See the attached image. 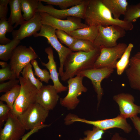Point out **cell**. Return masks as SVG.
Here are the masks:
<instances>
[{
	"label": "cell",
	"mask_w": 140,
	"mask_h": 140,
	"mask_svg": "<svg viewBox=\"0 0 140 140\" xmlns=\"http://www.w3.org/2000/svg\"><path fill=\"white\" fill-rule=\"evenodd\" d=\"M84 19L88 26L117 25L125 31L131 30L134 28L132 23L114 18L102 0H89Z\"/></svg>",
	"instance_id": "obj_1"
},
{
	"label": "cell",
	"mask_w": 140,
	"mask_h": 140,
	"mask_svg": "<svg viewBox=\"0 0 140 140\" xmlns=\"http://www.w3.org/2000/svg\"><path fill=\"white\" fill-rule=\"evenodd\" d=\"M101 49L96 48L89 52H72L67 56L64 65V71L61 80L67 81L80 72L93 68L95 62L99 56Z\"/></svg>",
	"instance_id": "obj_2"
},
{
	"label": "cell",
	"mask_w": 140,
	"mask_h": 140,
	"mask_svg": "<svg viewBox=\"0 0 140 140\" xmlns=\"http://www.w3.org/2000/svg\"><path fill=\"white\" fill-rule=\"evenodd\" d=\"M21 89L19 94L10 112L17 118L29 107L36 102L38 90L28 79L20 76Z\"/></svg>",
	"instance_id": "obj_3"
},
{
	"label": "cell",
	"mask_w": 140,
	"mask_h": 140,
	"mask_svg": "<svg viewBox=\"0 0 140 140\" xmlns=\"http://www.w3.org/2000/svg\"><path fill=\"white\" fill-rule=\"evenodd\" d=\"M49 112V111L36 102L29 107L17 118L26 130H31L38 127L49 126L50 124L44 123Z\"/></svg>",
	"instance_id": "obj_4"
},
{
	"label": "cell",
	"mask_w": 140,
	"mask_h": 140,
	"mask_svg": "<svg viewBox=\"0 0 140 140\" xmlns=\"http://www.w3.org/2000/svg\"><path fill=\"white\" fill-rule=\"evenodd\" d=\"M56 29L52 27L43 24L39 33L33 35L35 37H43L47 40L48 43L57 51L58 53L60 62L59 73L61 76L64 71V65L68 55L72 51L68 48L63 45L58 40L55 33Z\"/></svg>",
	"instance_id": "obj_5"
},
{
	"label": "cell",
	"mask_w": 140,
	"mask_h": 140,
	"mask_svg": "<svg viewBox=\"0 0 140 140\" xmlns=\"http://www.w3.org/2000/svg\"><path fill=\"white\" fill-rule=\"evenodd\" d=\"M125 30L117 25L98 27V33L93 43L96 47L100 49L116 46L118 39L124 37Z\"/></svg>",
	"instance_id": "obj_6"
},
{
	"label": "cell",
	"mask_w": 140,
	"mask_h": 140,
	"mask_svg": "<svg viewBox=\"0 0 140 140\" xmlns=\"http://www.w3.org/2000/svg\"><path fill=\"white\" fill-rule=\"evenodd\" d=\"M127 46L125 43H120L112 47L101 48L93 68H116L117 59L121 58Z\"/></svg>",
	"instance_id": "obj_7"
},
{
	"label": "cell",
	"mask_w": 140,
	"mask_h": 140,
	"mask_svg": "<svg viewBox=\"0 0 140 140\" xmlns=\"http://www.w3.org/2000/svg\"><path fill=\"white\" fill-rule=\"evenodd\" d=\"M38 57L32 47H27L22 45H19L13 50L9 64L19 79L20 73L26 65Z\"/></svg>",
	"instance_id": "obj_8"
},
{
	"label": "cell",
	"mask_w": 140,
	"mask_h": 140,
	"mask_svg": "<svg viewBox=\"0 0 140 140\" xmlns=\"http://www.w3.org/2000/svg\"><path fill=\"white\" fill-rule=\"evenodd\" d=\"M84 77L77 75L74 77L69 79L67 81L68 92L64 98L60 99V104L68 110L74 109L80 102L78 97L82 92H86L87 88L83 85Z\"/></svg>",
	"instance_id": "obj_9"
},
{
	"label": "cell",
	"mask_w": 140,
	"mask_h": 140,
	"mask_svg": "<svg viewBox=\"0 0 140 140\" xmlns=\"http://www.w3.org/2000/svg\"><path fill=\"white\" fill-rule=\"evenodd\" d=\"M43 24L50 25L56 30H62L68 33L75 30L88 26L81 22V18L73 16L67 17V19H58L47 13L39 12Z\"/></svg>",
	"instance_id": "obj_10"
},
{
	"label": "cell",
	"mask_w": 140,
	"mask_h": 140,
	"mask_svg": "<svg viewBox=\"0 0 140 140\" xmlns=\"http://www.w3.org/2000/svg\"><path fill=\"white\" fill-rule=\"evenodd\" d=\"M38 12L46 13L56 18L63 19L69 16H73L84 19L86 9L89 0H84L82 3L67 9H58L52 5H44L40 0Z\"/></svg>",
	"instance_id": "obj_11"
},
{
	"label": "cell",
	"mask_w": 140,
	"mask_h": 140,
	"mask_svg": "<svg viewBox=\"0 0 140 140\" xmlns=\"http://www.w3.org/2000/svg\"><path fill=\"white\" fill-rule=\"evenodd\" d=\"M127 119L119 115L112 118L101 120L89 121L81 118L73 116L71 118V121L74 123L78 121L92 125L103 131L114 128L121 129L126 133L130 132L132 130L131 125L127 122Z\"/></svg>",
	"instance_id": "obj_12"
},
{
	"label": "cell",
	"mask_w": 140,
	"mask_h": 140,
	"mask_svg": "<svg viewBox=\"0 0 140 140\" xmlns=\"http://www.w3.org/2000/svg\"><path fill=\"white\" fill-rule=\"evenodd\" d=\"M114 71V69L107 68H93L81 71L77 74L84 77H87L91 80L94 90L97 94V108L100 105L104 95L101 82L103 79L110 76Z\"/></svg>",
	"instance_id": "obj_13"
},
{
	"label": "cell",
	"mask_w": 140,
	"mask_h": 140,
	"mask_svg": "<svg viewBox=\"0 0 140 140\" xmlns=\"http://www.w3.org/2000/svg\"><path fill=\"white\" fill-rule=\"evenodd\" d=\"M113 99L119 106L121 116L127 119L140 114V106L134 103V97L132 95L122 93L114 95Z\"/></svg>",
	"instance_id": "obj_14"
},
{
	"label": "cell",
	"mask_w": 140,
	"mask_h": 140,
	"mask_svg": "<svg viewBox=\"0 0 140 140\" xmlns=\"http://www.w3.org/2000/svg\"><path fill=\"white\" fill-rule=\"evenodd\" d=\"M25 130L18 118L10 112L4 127L0 128V140H20Z\"/></svg>",
	"instance_id": "obj_15"
},
{
	"label": "cell",
	"mask_w": 140,
	"mask_h": 140,
	"mask_svg": "<svg viewBox=\"0 0 140 140\" xmlns=\"http://www.w3.org/2000/svg\"><path fill=\"white\" fill-rule=\"evenodd\" d=\"M58 93L53 85H43L38 90L36 102L46 110L53 109L59 98Z\"/></svg>",
	"instance_id": "obj_16"
},
{
	"label": "cell",
	"mask_w": 140,
	"mask_h": 140,
	"mask_svg": "<svg viewBox=\"0 0 140 140\" xmlns=\"http://www.w3.org/2000/svg\"><path fill=\"white\" fill-rule=\"evenodd\" d=\"M43 24L39 12H38L31 19L20 25L18 29L13 30L12 37L21 40L33 35L40 30Z\"/></svg>",
	"instance_id": "obj_17"
},
{
	"label": "cell",
	"mask_w": 140,
	"mask_h": 140,
	"mask_svg": "<svg viewBox=\"0 0 140 140\" xmlns=\"http://www.w3.org/2000/svg\"><path fill=\"white\" fill-rule=\"evenodd\" d=\"M45 52L48 55V59L47 63L41 61L42 66L45 67L49 71L51 79L53 83V86L56 90L58 93L67 91L68 87L63 86L61 83L59 78V75L57 69L56 62L54 59L53 51L51 46L45 48Z\"/></svg>",
	"instance_id": "obj_18"
},
{
	"label": "cell",
	"mask_w": 140,
	"mask_h": 140,
	"mask_svg": "<svg viewBox=\"0 0 140 140\" xmlns=\"http://www.w3.org/2000/svg\"><path fill=\"white\" fill-rule=\"evenodd\" d=\"M128 66L125 73L130 87L140 91V60L132 57Z\"/></svg>",
	"instance_id": "obj_19"
},
{
	"label": "cell",
	"mask_w": 140,
	"mask_h": 140,
	"mask_svg": "<svg viewBox=\"0 0 140 140\" xmlns=\"http://www.w3.org/2000/svg\"><path fill=\"white\" fill-rule=\"evenodd\" d=\"M102 1L115 19H119L121 15H124L128 6V3L126 0H102Z\"/></svg>",
	"instance_id": "obj_20"
},
{
	"label": "cell",
	"mask_w": 140,
	"mask_h": 140,
	"mask_svg": "<svg viewBox=\"0 0 140 140\" xmlns=\"http://www.w3.org/2000/svg\"><path fill=\"white\" fill-rule=\"evenodd\" d=\"M9 4L10 6V14L8 20L12 25L15 24L13 28H15L26 21L21 13L20 0H9Z\"/></svg>",
	"instance_id": "obj_21"
},
{
	"label": "cell",
	"mask_w": 140,
	"mask_h": 140,
	"mask_svg": "<svg viewBox=\"0 0 140 140\" xmlns=\"http://www.w3.org/2000/svg\"><path fill=\"white\" fill-rule=\"evenodd\" d=\"M67 33L76 39L89 40L93 42L98 34V27L88 26L75 30Z\"/></svg>",
	"instance_id": "obj_22"
},
{
	"label": "cell",
	"mask_w": 140,
	"mask_h": 140,
	"mask_svg": "<svg viewBox=\"0 0 140 140\" xmlns=\"http://www.w3.org/2000/svg\"><path fill=\"white\" fill-rule=\"evenodd\" d=\"M39 2V0H20L21 10L25 20H29L38 12Z\"/></svg>",
	"instance_id": "obj_23"
},
{
	"label": "cell",
	"mask_w": 140,
	"mask_h": 140,
	"mask_svg": "<svg viewBox=\"0 0 140 140\" xmlns=\"http://www.w3.org/2000/svg\"><path fill=\"white\" fill-rule=\"evenodd\" d=\"M20 43V40L13 38L8 44H0V59L5 62L10 60L13 50Z\"/></svg>",
	"instance_id": "obj_24"
},
{
	"label": "cell",
	"mask_w": 140,
	"mask_h": 140,
	"mask_svg": "<svg viewBox=\"0 0 140 140\" xmlns=\"http://www.w3.org/2000/svg\"><path fill=\"white\" fill-rule=\"evenodd\" d=\"M133 47V44L131 43L129 44L120 59L118 61L116 68L118 75L122 74L128 66L131 52Z\"/></svg>",
	"instance_id": "obj_25"
},
{
	"label": "cell",
	"mask_w": 140,
	"mask_h": 140,
	"mask_svg": "<svg viewBox=\"0 0 140 140\" xmlns=\"http://www.w3.org/2000/svg\"><path fill=\"white\" fill-rule=\"evenodd\" d=\"M73 52H89L95 49L93 42L88 40L76 39L73 44L69 48Z\"/></svg>",
	"instance_id": "obj_26"
},
{
	"label": "cell",
	"mask_w": 140,
	"mask_h": 140,
	"mask_svg": "<svg viewBox=\"0 0 140 140\" xmlns=\"http://www.w3.org/2000/svg\"><path fill=\"white\" fill-rule=\"evenodd\" d=\"M21 88L20 85H16L1 96L0 97L1 101L5 102L6 104L11 109L19 94Z\"/></svg>",
	"instance_id": "obj_27"
},
{
	"label": "cell",
	"mask_w": 140,
	"mask_h": 140,
	"mask_svg": "<svg viewBox=\"0 0 140 140\" xmlns=\"http://www.w3.org/2000/svg\"><path fill=\"white\" fill-rule=\"evenodd\" d=\"M22 77L29 80L30 82L39 90L43 86L41 82L38 78H36L34 76L32 69V65L30 62L24 68L22 72Z\"/></svg>",
	"instance_id": "obj_28"
},
{
	"label": "cell",
	"mask_w": 140,
	"mask_h": 140,
	"mask_svg": "<svg viewBox=\"0 0 140 140\" xmlns=\"http://www.w3.org/2000/svg\"><path fill=\"white\" fill-rule=\"evenodd\" d=\"M140 17V3L128 6L123 20L132 23Z\"/></svg>",
	"instance_id": "obj_29"
},
{
	"label": "cell",
	"mask_w": 140,
	"mask_h": 140,
	"mask_svg": "<svg viewBox=\"0 0 140 140\" xmlns=\"http://www.w3.org/2000/svg\"><path fill=\"white\" fill-rule=\"evenodd\" d=\"M13 29V27L8 19L0 20V44H5L11 41V40L6 37V34L8 33L12 32Z\"/></svg>",
	"instance_id": "obj_30"
},
{
	"label": "cell",
	"mask_w": 140,
	"mask_h": 140,
	"mask_svg": "<svg viewBox=\"0 0 140 140\" xmlns=\"http://www.w3.org/2000/svg\"><path fill=\"white\" fill-rule=\"evenodd\" d=\"M48 5L58 6L61 9H67L82 3L84 0H40Z\"/></svg>",
	"instance_id": "obj_31"
},
{
	"label": "cell",
	"mask_w": 140,
	"mask_h": 140,
	"mask_svg": "<svg viewBox=\"0 0 140 140\" xmlns=\"http://www.w3.org/2000/svg\"><path fill=\"white\" fill-rule=\"evenodd\" d=\"M30 63L34 69V75L36 76L41 82H44L46 83H48L51 79L49 72L46 69H41L36 59L31 60Z\"/></svg>",
	"instance_id": "obj_32"
},
{
	"label": "cell",
	"mask_w": 140,
	"mask_h": 140,
	"mask_svg": "<svg viewBox=\"0 0 140 140\" xmlns=\"http://www.w3.org/2000/svg\"><path fill=\"white\" fill-rule=\"evenodd\" d=\"M104 133V131L93 126L92 130L85 131L84 134L86 137L80 138L79 140H100Z\"/></svg>",
	"instance_id": "obj_33"
},
{
	"label": "cell",
	"mask_w": 140,
	"mask_h": 140,
	"mask_svg": "<svg viewBox=\"0 0 140 140\" xmlns=\"http://www.w3.org/2000/svg\"><path fill=\"white\" fill-rule=\"evenodd\" d=\"M55 33L57 37L60 42L65 44L68 48L73 44L76 39L62 30H56Z\"/></svg>",
	"instance_id": "obj_34"
},
{
	"label": "cell",
	"mask_w": 140,
	"mask_h": 140,
	"mask_svg": "<svg viewBox=\"0 0 140 140\" xmlns=\"http://www.w3.org/2000/svg\"><path fill=\"white\" fill-rule=\"evenodd\" d=\"M17 79L18 78L16 74L12 70L9 65L6 67L2 68L0 69L1 83L7 80Z\"/></svg>",
	"instance_id": "obj_35"
},
{
	"label": "cell",
	"mask_w": 140,
	"mask_h": 140,
	"mask_svg": "<svg viewBox=\"0 0 140 140\" xmlns=\"http://www.w3.org/2000/svg\"><path fill=\"white\" fill-rule=\"evenodd\" d=\"M11 109L3 101H0V127L1 128L5 121L8 120Z\"/></svg>",
	"instance_id": "obj_36"
},
{
	"label": "cell",
	"mask_w": 140,
	"mask_h": 140,
	"mask_svg": "<svg viewBox=\"0 0 140 140\" xmlns=\"http://www.w3.org/2000/svg\"><path fill=\"white\" fill-rule=\"evenodd\" d=\"M19 80L17 79L9 80L6 82H2L0 84V92L5 93L11 89L16 85H18Z\"/></svg>",
	"instance_id": "obj_37"
},
{
	"label": "cell",
	"mask_w": 140,
	"mask_h": 140,
	"mask_svg": "<svg viewBox=\"0 0 140 140\" xmlns=\"http://www.w3.org/2000/svg\"><path fill=\"white\" fill-rule=\"evenodd\" d=\"M9 0H0V19L7 20V15L8 10V7Z\"/></svg>",
	"instance_id": "obj_38"
},
{
	"label": "cell",
	"mask_w": 140,
	"mask_h": 140,
	"mask_svg": "<svg viewBox=\"0 0 140 140\" xmlns=\"http://www.w3.org/2000/svg\"><path fill=\"white\" fill-rule=\"evenodd\" d=\"M130 118L140 137V117L137 115Z\"/></svg>",
	"instance_id": "obj_39"
},
{
	"label": "cell",
	"mask_w": 140,
	"mask_h": 140,
	"mask_svg": "<svg viewBox=\"0 0 140 140\" xmlns=\"http://www.w3.org/2000/svg\"><path fill=\"white\" fill-rule=\"evenodd\" d=\"M46 127L44 126L38 127L30 130L27 133L25 134L20 140H27L31 135L37 132L39 130Z\"/></svg>",
	"instance_id": "obj_40"
},
{
	"label": "cell",
	"mask_w": 140,
	"mask_h": 140,
	"mask_svg": "<svg viewBox=\"0 0 140 140\" xmlns=\"http://www.w3.org/2000/svg\"><path fill=\"white\" fill-rule=\"evenodd\" d=\"M110 140H128L127 139L121 136L118 132L115 133L112 136Z\"/></svg>",
	"instance_id": "obj_41"
},
{
	"label": "cell",
	"mask_w": 140,
	"mask_h": 140,
	"mask_svg": "<svg viewBox=\"0 0 140 140\" xmlns=\"http://www.w3.org/2000/svg\"><path fill=\"white\" fill-rule=\"evenodd\" d=\"M0 65L2 68L6 67L9 65L6 62L4 61H0Z\"/></svg>",
	"instance_id": "obj_42"
},
{
	"label": "cell",
	"mask_w": 140,
	"mask_h": 140,
	"mask_svg": "<svg viewBox=\"0 0 140 140\" xmlns=\"http://www.w3.org/2000/svg\"><path fill=\"white\" fill-rule=\"evenodd\" d=\"M134 56L136 58L140 60V51L137 53Z\"/></svg>",
	"instance_id": "obj_43"
}]
</instances>
